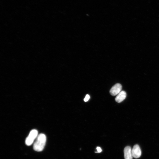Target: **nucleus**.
Masks as SVG:
<instances>
[{"label":"nucleus","instance_id":"1","mask_svg":"<svg viewBox=\"0 0 159 159\" xmlns=\"http://www.w3.org/2000/svg\"><path fill=\"white\" fill-rule=\"evenodd\" d=\"M46 137L44 134L41 133L38 135L33 145L34 149L36 151L40 152L44 149L45 145Z\"/></svg>","mask_w":159,"mask_h":159},{"label":"nucleus","instance_id":"2","mask_svg":"<svg viewBox=\"0 0 159 159\" xmlns=\"http://www.w3.org/2000/svg\"><path fill=\"white\" fill-rule=\"evenodd\" d=\"M37 136L38 131L37 130L33 129L31 130L25 140L26 145L28 146L31 145Z\"/></svg>","mask_w":159,"mask_h":159},{"label":"nucleus","instance_id":"3","mask_svg":"<svg viewBox=\"0 0 159 159\" xmlns=\"http://www.w3.org/2000/svg\"><path fill=\"white\" fill-rule=\"evenodd\" d=\"M122 89L121 85L119 83H117L113 86L110 89V93L112 96L117 95L121 91Z\"/></svg>","mask_w":159,"mask_h":159},{"label":"nucleus","instance_id":"4","mask_svg":"<svg viewBox=\"0 0 159 159\" xmlns=\"http://www.w3.org/2000/svg\"><path fill=\"white\" fill-rule=\"evenodd\" d=\"M133 157L137 158H139L141 155V151L139 146L138 145H134L132 149Z\"/></svg>","mask_w":159,"mask_h":159},{"label":"nucleus","instance_id":"5","mask_svg":"<svg viewBox=\"0 0 159 159\" xmlns=\"http://www.w3.org/2000/svg\"><path fill=\"white\" fill-rule=\"evenodd\" d=\"M124 157L125 159H132V149L130 147L127 146L124 150Z\"/></svg>","mask_w":159,"mask_h":159},{"label":"nucleus","instance_id":"6","mask_svg":"<svg viewBox=\"0 0 159 159\" xmlns=\"http://www.w3.org/2000/svg\"><path fill=\"white\" fill-rule=\"evenodd\" d=\"M126 97V93L125 92L121 91L116 97L115 100L118 103H120L125 99Z\"/></svg>","mask_w":159,"mask_h":159},{"label":"nucleus","instance_id":"7","mask_svg":"<svg viewBox=\"0 0 159 159\" xmlns=\"http://www.w3.org/2000/svg\"><path fill=\"white\" fill-rule=\"evenodd\" d=\"M90 98V96L88 95L87 94L86 95L84 99V100L85 102H87Z\"/></svg>","mask_w":159,"mask_h":159},{"label":"nucleus","instance_id":"8","mask_svg":"<svg viewBox=\"0 0 159 159\" xmlns=\"http://www.w3.org/2000/svg\"><path fill=\"white\" fill-rule=\"evenodd\" d=\"M97 152H96L97 153H100L102 151V150L101 148L100 147H97L96 148Z\"/></svg>","mask_w":159,"mask_h":159}]
</instances>
